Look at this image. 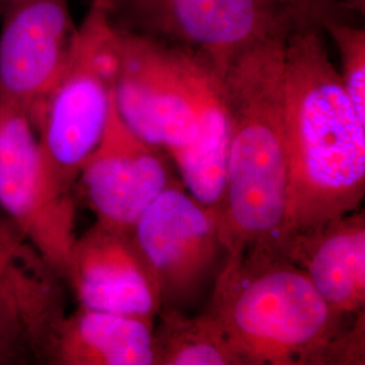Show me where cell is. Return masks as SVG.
<instances>
[{
	"mask_svg": "<svg viewBox=\"0 0 365 365\" xmlns=\"http://www.w3.org/2000/svg\"><path fill=\"white\" fill-rule=\"evenodd\" d=\"M114 102L137 137L170 156L184 188L221 210L230 119L220 71L191 49L118 26Z\"/></svg>",
	"mask_w": 365,
	"mask_h": 365,
	"instance_id": "cell-1",
	"label": "cell"
},
{
	"mask_svg": "<svg viewBox=\"0 0 365 365\" xmlns=\"http://www.w3.org/2000/svg\"><path fill=\"white\" fill-rule=\"evenodd\" d=\"M284 126L287 195L280 240L351 214L365 194V122L315 24L295 27L286 38Z\"/></svg>",
	"mask_w": 365,
	"mask_h": 365,
	"instance_id": "cell-2",
	"label": "cell"
},
{
	"mask_svg": "<svg viewBox=\"0 0 365 365\" xmlns=\"http://www.w3.org/2000/svg\"><path fill=\"white\" fill-rule=\"evenodd\" d=\"M210 313L242 365L364 364V313H334L299 267L277 249L225 261Z\"/></svg>",
	"mask_w": 365,
	"mask_h": 365,
	"instance_id": "cell-3",
	"label": "cell"
},
{
	"mask_svg": "<svg viewBox=\"0 0 365 365\" xmlns=\"http://www.w3.org/2000/svg\"><path fill=\"white\" fill-rule=\"evenodd\" d=\"M292 31V30H291ZM274 34L237 54L222 73L230 138L220 211L225 261L277 249L286 217L284 43Z\"/></svg>",
	"mask_w": 365,
	"mask_h": 365,
	"instance_id": "cell-4",
	"label": "cell"
},
{
	"mask_svg": "<svg viewBox=\"0 0 365 365\" xmlns=\"http://www.w3.org/2000/svg\"><path fill=\"white\" fill-rule=\"evenodd\" d=\"M118 26L110 0H91L69 58L30 115L37 133L48 265L60 279L76 240V182L114 111Z\"/></svg>",
	"mask_w": 365,
	"mask_h": 365,
	"instance_id": "cell-5",
	"label": "cell"
},
{
	"mask_svg": "<svg viewBox=\"0 0 365 365\" xmlns=\"http://www.w3.org/2000/svg\"><path fill=\"white\" fill-rule=\"evenodd\" d=\"M118 26L206 57L220 73L237 54L274 34L349 13L334 0H110Z\"/></svg>",
	"mask_w": 365,
	"mask_h": 365,
	"instance_id": "cell-6",
	"label": "cell"
},
{
	"mask_svg": "<svg viewBox=\"0 0 365 365\" xmlns=\"http://www.w3.org/2000/svg\"><path fill=\"white\" fill-rule=\"evenodd\" d=\"M133 235L161 291L163 307L195 298L222 250L220 210L196 200L178 180L148 206Z\"/></svg>",
	"mask_w": 365,
	"mask_h": 365,
	"instance_id": "cell-7",
	"label": "cell"
},
{
	"mask_svg": "<svg viewBox=\"0 0 365 365\" xmlns=\"http://www.w3.org/2000/svg\"><path fill=\"white\" fill-rule=\"evenodd\" d=\"M168 160L163 149L137 137L114 106L105 135L87 158L76 187L98 223L133 232L148 206L176 182Z\"/></svg>",
	"mask_w": 365,
	"mask_h": 365,
	"instance_id": "cell-8",
	"label": "cell"
},
{
	"mask_svg": "<svg viewBox=\"0 0 365 365\" xmlns=\"http://www.w3.org/2000/svg\"><path fill=\"white\" fill-rule=\"evenodd\" d=\"M76 33L69 0H10L0 30V101L30 117L61 75Z\"/></svg>",
	"mask_w": 365,
	"mask_h": 365,
	"instance_id": "cell-9",
	"label": "cell"
},
{
	"mask_svg": "<svg viewBox=\"0 0 365 365\" xmlns=\"http://www.w3.org/2000/svg\"><path fill=\"white\" fill-rule=\"evenodd\" d=\"M63 280L72 288L80 307L126 315L150 325L163 309L156 276L133 232L95 222L76 237Z\"/></svg>",
	"mask_w": 365,
	"mask_h": 365,
	"instance_id": "cell-10",
	"label": "cell"
},
{
	"mask_svg": "<svg viewBox=\"0 0 365 365\" xmlns=\"http://www.w3.org/2000/svg\"><path fill=\"white\" fill-rule=\"evenodd\" d=\"M277 250L307 274L334 313L348 318L364 313V210L315 230L286 235Z\"/></svg>",
	"mask_w": 365,
	"mask_h": 365,
	"instance_id": "cell-11",
	"label": "cell"
},
{
	"mask_svg": "<svg viewBox=\"0 0 365 365\" xmlns=\"http://www.w3.org/2000/svg\"><path fill=\"white\" fill-rule=\"evenodd\" d=\"M41 363L156 365L153 325L78 306L75 313L64 314L53 327Z\"/></svg>",
	"mask_w": 365,
	"mask_h": 365,
	"instance_id": "cell-12",
	"label": "cell"
},
{
	"mask_svg": "<svg viewBox=\"0 0 365 365\" xmlns=\"http://www.w3.org/2000/svg\"><path fill=\"white\" fill-rule=\"evenodd\" d=\"M0 209L46 262L38 140L26 111L0 101ZM49 267V265H48Z\"/></svg>",
	"mask_w": 365,
	"mask_h": 365,
	"instance_id": "cell-13",
	"label": "cell"
},
{
	"mask_svg": "<svg viewBox=\"0 0 365 365\" xmlns=\"http://www.w3.org/2000/svg\"><path fill=\"white\" fill-rule=\"evenodd\" d=\"M61 279L0 212V289L24 314L38 344L64 315Z\"/></svg>",
	"mask_w": 365,
	"mask_h": 365,
	"instance_id": "cell-14",
	"label": "cell"
},
{
	"mask_svg": "<svg viewBox=\"0 0 365 365\" xmlns=\"http://www.w3.org/2000/svg\"><path fill=\"white\" fill-rule=\"evenodd\" d=\"M156 365H242L218 319L163 307L153 325Z\"/></svg>",
	"mask_w": 365,
	"mask_h": 365,
	"instance_id": "cell-15",
	"label": "cell"
},
{
	"mask_svg": "<svg viewBox=\"0 0 365 365\" xmlns=\"http://www.w3.org/2000/svg\"><path fill=\"white\" fill-rule=\"evenodd\" d=\"M322 30L339 51L344 87L357 115L365 122V29L349 19H331Z\"/></svg>",
	"mask_w": 365,
	"mask_h": 365,
	"instance_id": "cell-16",
	"label": "cell"
},
{
	"mask_svg": "<svg viewBox=\"0 0 365 365\" xmlns=\"http://www.w3.org/2000/svg\"><path fill=\"white\" fill-rule=\"evenodd\" d=\"M38 361V348L16 304L0 291V365Z\"/></svg>",
	"mask_w": 365,
	"mask_h": 365,
	"instance_id": "cell-17",
	"label": "cell"
},
{
	"mask_svg": "<svg viewBox=\"0 0 365 365\" xmlns=\"http://www.w3.org/2000/svg\"><path fill=\"white\" fill-rule=\"evenodd\" d=\"M334 1L348 13L361 14V16H364L365 0H334Z\"/></svg>",
	"mask_w": 365,
	"mask_h": 365,
	"instance_id": "cell-18",
	"label": "cell"
},
{
	"mask_svg": "<svg viewBox=\"0 0 365 365\" xmlns=\"http://www.w3.org/2000/svg\"><path fill=\"white\" fill-rule=\"evenodd\" d=\"M0 291H1V289H0ZM1 292H3V291H1ZM3 294H4V292H3ZM7 297H9V295H7ZM9 298H10V297H9ZM10 299H11V298H10Z\"/></svg>",
	"mask_w": 365,
	"mask_h": 365,
	"instance_id": "cell-19",
	"label": "cell"
}]
</instances>
